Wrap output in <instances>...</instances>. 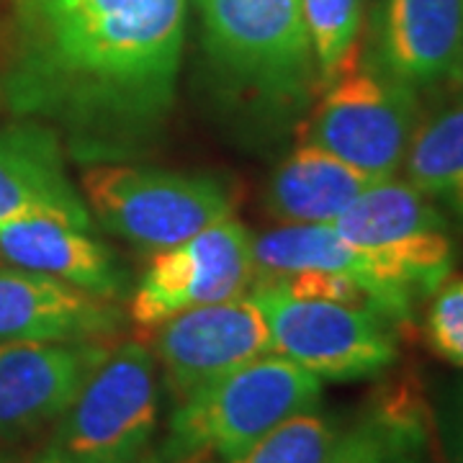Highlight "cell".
Returning a JSON list of instances; mask_svg holds the SVG:
<instances>
[{"label":"cell","mask_w":463,"mask_h":463,"mask_svg":"<svg viewBox=\"0 0 463 463\" xmlns=\"http://www.w3.org/2000/svg\"><path fill=\"white\" fill-rule=\"evenodd\" d=\"M33 463H70V461H67L65 456H62V453H60L57 448L50 446V448H47V450H44V453H42V456H39V458H36V461H33Z\"/></svg>","instance_id":"cb8c5ba5"},{"label":"cell","mask_w":463,"mask_h":463,"mask_svg":"<svg viewBox=\"0 0 463 463\" xmlns=\"http://www.w3.org/2000/svg\"><path fill=\"white\" fill-rule=\"evenodd\" d=\"M3 263L75 286L85 294L116 301L127 291V273L114 252L90 230L52 219H24L0 227Z\"/></svg>","instance_id":"9a60e30c"},{"label":"cell","mask_w":463,"mask_h":463,"mask_svg":"<svg viewBox=\"0 0 463 463\" xmlns=\"http://www.w3.org/2000/svg\"><path fill=\"white\" fill-rule=\"evenodd\" d=\"M152 335L155 361L175 404L232 371L273 353L258 301L248 294L165 319Z\"/></svg>","instance_id":"30bf717a"},{"label":"cell","mask_w":463,"mask_h":463,"mask_svg":"<svg viewBox=\"0 0 463 463\" xmlns=\"http://www.w3.org/2000/svg\"><path fill=\"white\" fill-rule=\"evenodd\" d=\"M155 355L142 343L109 347L60 417L54 443L70 463H137L157 428Z\"/></svg>","instance_id":"8992f818"},{"label":"cell","mask_w":463,"mask_h":463,"mask_svg":"<svg viewBox=\"0 0 463 463\" xmlns=\"http://www.w3.org/2000/svg\"><path fill=\"white\" fill-rule=\"evenodd\" d=\"M188 0H16L8 111L90 142H129L173 111Z\"/></svg>","instance_id":"6da1fadb"},{"label":"cell","mask_w":463,"mask_h":463,"mask_svg":"<svg viewBox=\"0 0 463 463\" xmlns=\"http://www.w3.org/2000/svg\"><path fill=\"white\" fill-rule=\"evenodd\" d=\"M270 332L273 353L322 381L381 376L397 364L394 327L368 309L325 298H298L270 283L250 288Z\"/></svg>","instance_id":"52a82bcc"},{"label":"cell","mask_w":463,"mask_h":463,"mask_svg":"<svg viewBox=\"0 0 463 463\" xmlns=\"http://www.w3.org/2000/svg\"><path fill=\"white\" fill-rule=\"evenodd\" d=\"M425 337L435 355L463 368V276L446 279L430 297Z\"/></svg>","instance_id":"7402d4cb"},{"label":"cell","mask_w":463,"mask_h":463,"mask_svg":"<svg viewBox=\"0 0 463 463\" xmlns=\"http://www.w3.org/2000/svg\"><path fill=\"white\" fill-rule=\"evenodd\" d=\"M379 62L412 88L456 78L463 62V0H386Z\"/></svg>","instance_id":"2e32d148"},{"label":"cell","mask_w":463,"mask_h":463,"mask_svg":"<svg viewBox=\"0 0 463 463\" xmlns=\"http://www.w3.org/2000/svg\"><path fill=\"white\" fill-rule=\"evenodd\" d=\"M407 181L463 224V96L414 129Z\"/></svg>","instance_id":"d6986e66"},{"label":"cell","mask_w":463,"mask_h":463,"mask_svg":"<svg viewBox=\"0 0 463 463\" xmlns=\"http://www.w3.org/2000/svg\"><path fill=\"white\" fill-rule=\"evenodd\" d=\"M0 463H3V461H0Z\"/></svg>","instance_id":"83f0119b"},{"label":"cell","mask_w":463,"mask_h":463,"mask_svg":"<svg viewBox=\"0 0 463 463\" xmlns=\"http://www.w3.org/2000/svg\"><path fill=\"white\" fill-rule=\"evenodd\" d=\"M425 417L410 397L379 399L368 412L340 432L327 463H425Z\"/></svg>","instance_id":"ac0fdd59"},{"label":"cell","mask_w":463,"mask_h":463,"mask_svg":"<svg viewBox=\"0 0 463 463\" xmlns=\"http://www.w3.org/2000/svg\"><path fill=\"white\" fill-rule=\"evenodd\" d=\"M379 181L327 149L298 142L268 183L265 209L281 224H330Z\"/></svg>","instance_id":"e0dca14e"},{"label":"cell","mask_w":463,"mask_h":463,"mask_svg":"<svg viewBox=\"0 0 463 463\" xmlns=\"http://www.w3.org/2000/svg\"><path fill=\"white\" fill-rule=\"evenodd\" d=\"M322 88L298 139L327 149L364 173L394 178L417 129L412 85L399 80L381 62L361 57L355 47Z\"/></svg>","instance_id":"277c9868"},{"label":"cell","mask_w":463,"mask_h":463,"mask_svg":"<svg viewBox=\"0 0 463 463\" xmlns=\"http://www.w3.org/2000/svg\"><path fill=\"white\" fill-rule=\"evenodd\" d=\"M255 281L291 273H332L364 286L376 301L379 315L404 330L414 322V294L364 250L350 245L327 224H281L252 237Z\"/></svg>","instance_id":"7c38bea8"},{"label":"cell","mask_w":463,"mask_h":463,"mask_svg":"<svg viewBox=\"0 0 463 463\" xmlns=\"http://www.w3.org/2000/svg\"><path fill=\"white\" fill-rule=\"evenodd\" d=\"M364 0H301L319 83L345 65L358 47Z\"/></svg>","instance_id":"44dd1931"},{"label":"cell","mask_w":463,"mask_h":463,"mask_svg":"<svg viewBox=\"0 0 463 463\" xmlns=\"http://www.w3.org/2000/svg\"><path fill=\"white\" fill-rule=\"evenodd\" d=\"M203 42L232 80L273 103H298L319 83L301 0H196Z\"/></svg>","instance_id":"5b68a950"},{"label":"cell","mask_w":463,"mask_h":463,"mask_svg":"<svg viewBox=\"0 0 463 463\" xmlns=\"http://www.w3.org/2000/svg\"><path fill=\"white\" fill-rule=\"evenodd\" d=\"M327 227L404 283L414 298H430L450 279L456 245L438 203L410 181L383 178Z\"/></svg>","instance_id":"ba28073f"},{"label":"cell","mask_w":463,"mask_h":463,"mask_svg":"<svg viewBox=\"0 0 463 463\" xmlns=\"http://www.w3.org/2000/svg\"><path fill=\"white\" fill-rule=\"evenodd\" d=\"M322 381L276 353L232 371L175 404L163 463H216L237 456L288 417L312 410Z\"/></svg>","instance_id":"7a4b0ae2"},{"label":"cell","mask_w":463,"mask_h":463,"mask_svg":"<svg viewBox=\"0 0 463 463\" xmlns=\"http://www.w3.org/2000/svg\"><path fill=\"white\" fill-rule=\"evenodd\" d=\"M340 432L317 407L288 417L237 456L216 463H327Z\"/></svg>","instance_id":"ffe728a7"},{"label":"cell","mask_w":463,"mask_h":463,"mask_svg":"<svg viewBox=\"0 0 463 463\" xmlns=\"http://www.w3.org/2000/svg\"><path fill=\"white\" fill-rule=\"evenodd\" d=\"M106 353L103 340L0 343V438L16 440L60 420Z\"/></svg>","instance_id":"8fae6325"},{"label":"cell","mask_w":463,"mask_h":463,"mask_svg":"<svg viewBox=\"0 0 463 463\" xmlns=\"http://www.w3.org/2000/svg\"><path fill=\"white\" fill-rule=\"evenodd\" d=\"M448 463H463V386L453 394L443 420Z\"/></svg>","instance_id":"603a6c76"},{"label":"cell","mask_w":463,"mask_h":463,"mask_svg":"<svg viewBox=\"0 0 463 463\" xmlns=\"http://www.w3.org/2000/svg\"><path fill=\"white\" fill-rule=\"evenodd\" d=\"M255 283L252 237L234 216L181 245L155 252L129 297V322L149 335L170 317L248 294Z\"/></svg>","instance_id":"9c48e42d"},{"label":"cell","mask_w":463,"mask_h":463,"mask_svg":"<svg viewBox=\"0 0 463 463\" xmlns=\"http://www.w3.org/2000/svg\"><path fill=\"white\" fill-rule=\"evenodd\" d=\"M137 463H163V458H160V453H147V456H142Z\"/></svg>","instance_id":"d4e9b609"},{"label":"cell","mask_w":463,"mask_h":463,"mask_svg":"<svg viewBox=\"0 0 463 463\" xmlns=\"http://www.w3.org/2000/svg\"><path fill=\"white\" fill-rule=\"evenodd\" d=\"M114 301L75 286L0 263V343L8 340H106L118 330Z\"/></svg>","instance_id":"5bb4252c"},{"label":"cell","mask_w":463,"mask_h":463,"mask_svg":"<svg viewBox=\"0 0 463 463\" xmlns=\"http://www.w3.org/2000/svg\"><path fill=\"white\" fill-rule=\"evenodd\" d=\"M24 219L93 230L83 194L67 175L57 134L36 121L0 129V227Z\"/></svg>","instance_id":"4fadbf2b"},{"label":"cell","mask_w":463,"mask_h":463,"mask_svg":"<svg viewBox=\"0 0 463 463\" xmlns=\"http://www.w3.org/2000/svg\"><path fill=\"white\" fill-rule=\"evenodd\" d=\"M0 263H3V258H0Z\"/></svg>","instance_id":"4316f807"},{"label":"cell","mask_w":463,"mask_h":463,"mask_svg":"<svg viewBox=\"0 0 463 463\" xmlns=\"http://www.w3.org/2000/svg\"><path fill=\"white\" fill-rule=\"evenodd\" d=\"M80 191L103 230L152 255L230 219L237 206L234 191L214 175L147 165H88Z\"/></svg>","instance_id":"3957f363"},{"label":"cell","mask_w":463,"mask_h":463,"mask_svg":"<svg viewBox=\"0 0 463 463\" xmlns=\"http://www.w3.org/2000/svg\"><path fill=\"white\" fill-rule=\"evenodd\" d=\"M456 78H463V62H461V67H458V72H456Z\"/></svg>","instance_id":"484cf974"}]
</instances>
